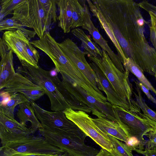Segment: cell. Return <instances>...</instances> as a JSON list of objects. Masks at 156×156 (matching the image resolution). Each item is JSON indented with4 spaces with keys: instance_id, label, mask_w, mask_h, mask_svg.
I'll return each mask as SVG.
<instances>
[{
    "instance_id": "1",
    "label": "cell",
    "mask_w": 156,
    "mask_h": 156,
    "mask_svg": "<svg viewBox=\"0 0 156 156\" xmlns=\"http://www.w3.org/2000/svg\"><path fill=\"white\" fill-rule=\"evenodd\" d=\"M90 10L115 46L123 64L125 56L138 41L141 13L133 0H87Z\"/></svg>"
},
{
    "instance_id": "2",
    "label": "cell",
    "mask_w": 156,
    "mask_h": 156,
    "mask_svg": "<svg viewBox=\"0 0 156 156\" xmlns=\"http://www.w3.org/2000/svg\"><path fill=\"white\" fill-rule=\"evenodd\" d=\"M16 72L27 77L33 82L42 87L48 97L53 111H62L71 108L86 113L91 112L87 105L78 100L65 87L57 76L55 68L48 71L38 66L35 67L27 63L22 62Z\"/></svg>"
},
{
    "instance_id": "3",
    "label": "cell",
    "mask_w": 156,
    "mask_h": 156,
    "mask_svg": "<svg viewBox=\"0 0 156 156\" xmlns=\"http://www.w3.org/2000/svg\"><path fill=\"white\" fill-rule=\"evenodd\" d=\"M58 0H25L13 11L12 18L24 27L33 29L41 38L52 22L58 20Z\"/></svg>"
},
{
    "instance_id": "4",
    "label": "cell",
    "mask_w": 156,
    "mask_h": 156,
    "mask_svg": "<svg viewBox=\"0 0 156 156\" xmlns=\"http://www.w3.org/2000/svg\"><path fill=\"white\" fill-rule=\"evenodd\" d=\"M101 57L87 56L90 61L94 63L103 72L123 102L132 112L140 113L142 111L135 99L133 98V90L129 81V72L123 73L113 64L108 54L102 50Z\"/></svg>"
},
{
    "instance_id": "5",
    "label": "cell",
    "mask_w": 156,
    "mask_h": 156,
    "mask_svg": "<svg viewBox=\"0 0 156 156\" xmlns=\"http://www.w3.org/2000/svg\"><path fill=\"white\" fill-rule=\"evenodd\" d=\"M30 42L49 57L55 65V68L62 76L75 82H79L83 79V74L65 55L58 43L49 32H46L41 38Z\"/></svg>"
},
{
    "instance_id": "6",
    "label": "cell",
    "mask_w": 156,
    "mask_h": 156,
    "mask_svg": "<svg viewBox=\"0 0 156 156\" xmlns=\"http://www.w3.org/2000/svg\"><path fill=\"white\" fill-rule=\"evenodd\" d=\"M35 115L40 121L41 128L64 136L85 139L86 135L72 122L68 119L62 111H49L30 101Z\"/></svg>"
},
{
    "instance_id": "7",
    "label": "cell",
    "mask_w": 156,
    "mask_h": 156,
    "mask_svg": "<svg viewBox=\"0 0 156 156\" xmlns=\"http://www.w3.org/2000/svg\"><path fill=\"white\" fill-rule=\"evenodd\" d=\"M66 117L75 123L87 136L91 138L102 149L110 153L113 147L108 135L100 129L89 115L82 111L71 108L63 111Z\"/></svg>"
},
{
    "instance_id": "8",
    "label": "cell",
    "mask_w": 156,
    "mask_h": 156,
    "mask_svg": "<svg viewBox=\"0 0 156 156\" xmlns=\"http://www.w3.org/2000/svg\"><path fill=\"white\" fill-rule=\"evenodd\" d=\"M0 150L3 151L2 156L16 153L61 155L66 153L51 145L44 137L32 135L24 139L10 142L1 147Z\"/></svg>"
},
{
    "instance_id": "9",
    "label": "cell",
    "mask_w": 156,
    "mask_h": 156,
    "mask_svg": "<svg viewBox=\"0 0 156 156\" xmlns=\"http://www.w3.org/2000/svg\"><path fill=\"white\" fill-rule=\"evenodd\" d=\"M113 107L120 121L127 128L131 136L137 137L144 147L147 141L144 136L150 131L156 130V122L142 112H133L117 105Z\"/></svg>"
},
{
    "instance_id": "10",
    "label": "cell",
    "mask_w": 156,
    "mask_h": 156,
    "mask_svg": "<svg viewBox=\"0 0 156 156\" xmlns=\"http://www.w3.org/2000/svg\"><path fill=\"white\" fill-rule=\"evenodd\" d=\"M38 130L40 134L50 144L72 156H95L99 151L97 149L86 144L85 139L64 136L41 128Z\"/></svg>"
},
{
    "instance_id": "11",
    "label": "cell",
    "mask_w": 156,
    "mask_h": 156,
    "mask_svg": "<svg viewBox=\"0 0 156 156\" xmlns=\"http://www.w3.org/2000/svg\"><path fill=\"white\" fill-rule=\"evenodd\" d=\"M62 82L72 94L89 108L93 115L97 117H106L108 119L117 123L113 105L111 103L99 100L71 80L62 79Z\"/></svg>"
},
{
    "instance_id": "12",
    "label": "cell",
    "mask_w": 156,
    "mask_h": 156,
    "mask_svg": "<svg viewBox=\"0 0 156 156\" xmlns=\"http://www.w3.org/2000/svg\"><path fill=\"white\" fill-rule=\"evenodd\" d=\"M58 44L65 55L81 72L94 89L102 93L97 86L98 80L96 74L86 60L84 52L69 38Z\"/></svg>"
},
{
    "instance_id": "13",
    "label": "cell",
    "mask_w": 156,
    "mask_h": 156,
    "mask_svg": "<svg viewBox=\"0 0 156 156\" xmlns=\"http://www.w3.org/2000/svg\"><path fill=\"white\" fill-rule=\"evenodd\" d=\"M33 134L30 127L28 128L14 118H9L0 112V138L2 147L10 142L26 138Z\"/></svg>"
},
{
    "instance_id": "14",
    "label": "cell",
    "mask_w": 156,
    "mask_h": 156,
    "mask_svg": "<svg viewBox=\"0 0 156 156\" xmlns=\"http://www.w3.org/2000/svg\"><path fill=\"white\" fill-rule=\"evenodd\" d=\"M3 90L10 95L17 93L22 94L29 101H34L46 94L42 87L18 72H16Z\"/></svg>"
},
{
    "instance_id": "15",
    "label": "cell",
    "mask_w": 156,
    "mask_h": 156,
    "mask_svg": "<svg viewBox=\"0 0 156 156\" xmlns=\"http://www.w3.org/2000/svg\"><path fill=\"white\" fill-rule=\"evenodd\" d=\"M2 39L9 49L16 54L20 62H24L34 67L27 52V47L30 39L27 35L20 29L7 30L4 33Z\"/></svg>"
},
{
    "instance_id": "16",
    "label": "cell",
    "mask_w": 156,
    "mask_h": 156,
    "mask_svg": "<svg viewBox=\"0 0 156 156\" xmlns=\"http://www.w3.org/2000/svg\"><path fill=\"white\" fill-rule=\"evenodd\" d=\"M88 6L86 4L85 6L84 20L82 26L83 29L88 31L94 41L100 46L102 50L108 55L113 64L121 72L125 70L120 57L115 54L109 46L107 41L99 33L98 28L95 27L91 19Z\"/></svg>"
},
{
    "instance_id": "17",
    "label": "cell",
    "mask_w": 156,
    "mask_h": 156,
    "mask_svg": "<svg viewBox=\"0 0 156 156\" xmlns=\"http://www.w3.org/2000/svg\"><path fill=\"white\" fill-rule=\"evenodd\" d=\"M90 61L89 64L97 75L98 87L101 91H103L105 94L107 101L113 105L119 106L130 111L129 108L123 102L103 72L94 63Z\"/></svg>"
},
{
    "instance_id": "18",
    "label": "cell",
    "mask_w": 156,
    "mask_h": 156,
    "mask_svg": "<svg viewBox=\"0 0 156 156\" xmlns=\"http://www.w3.org/2000/svg\"><path fill=\"white\" fill-rule=\"evenodd\" d=\"M97 126L108 135L125 143L131 136L127 128L123 124L121 125L110 120L106 117L100 116L93 119Z\"/></svg>"
},
{
    "instance_id": "19",
    "label": "cell",
    "mask_w": 156,
    "mask_h": 156,
    "mask_svg": "<svg viewBox=\"0 0 156 156\" xmlns=\"http://www.w3.org/2000/svg\"><path fill=\"white\" fill-rule=\"evenodd\" d=\"M18 105L16 116L20 122L27 126V122H30L31 124L30 127L34 133L41 127V125L31 106L30 101L22 103Z\"/></svg>"
},
{
    "instance_id": "20",
    "label": "cell",
    "mask_w": 156,
    "mask_h": 156,
    "mask_svg": "<svg viewBox=\"0 0 156 156\" xmlns=\"http://www.w3.org/2000/svg\"><path fill=\"white\" fill-rule=\"evenodd\" d=\"M13 52L11 50L1 58L0 62V90L5 88L16 73L13 67Z\"/></svg>"
},
{
    "instance_id": "21",
    "label": "cell",
    "mask_w": 156,
    "mask_h": 156,
    "mask_svg": "<svg viewBox=\"0 0 156 156\" xmlns=\"http://www.w3.org/2000/svg\"><path fill=\"white\" fill-rule=\"evenodd\" d=\"M72 34L80 40L82 42V47L84 49L83 51L87 56L101 57L102 51L94 42L90 36L87 35L80 29L75 28L71 31Z\"/></svg>"
},
{
    "instance_id": "22",
    "label": "cell",
    "mask_w": 156,
    "mask_h": 156,
    "mask_svg": "<svg viewBox=\"0 0 156 156\" xmlns=\"http://www.w3.org/2000/svg\"><path fill=\"white\" fill-rule=\"evenodd\" d=\"M57 5L59 11L58 26L61 28L64 33H69L71 30L72 21L70 0H58Z\"/></svg>"
},
{
    "instance_id": "23",
    "label": "cell",
    "mask_w": 156,
    "mask_h": 156,
    "mask_svg": "<svg viewBox=\"0 0 156 156\" xmlns=\"http://www.w3.org/2000/svg\"><path fill=\"white\" fill-rule=\"evenodd\" d=\"M86 2V0H70L72 12L71 29L83 26Z\"/></svg>"
},
{
    "instance_id": "24",
    "label": "cell",
    "mask_w": 156,
    "mask_h": 156,
    "mask_svg": "<svg viewBox=\"0 0 156 156\" xmlns=\"http://www.w3.org/2000/svg\"><path fill=\"white\" fill-rule=\"evenodd\" d=\"M125 71H128L135 75L140 82L142 83L148 90L156 95V90L147 79L140 68L131 59L128 58L123 64Z\"/></svg>"
},
{
    "instance_id": "25",
    "label": "cell",
    "mask_w": 156,
    "mask_h": 156,
    "mask_svg": "<svg viewBox=\"0 0 156 156\" xmlns=\"http://www.w3.org/2000/svg\"><path fill=\"white\" fill-rule=\"evenodd\" d=\"M29 101L22 94L11 95L8 101L5 104L0 105V112L9 118H14V111L16 107L22 103Z\"/></svg>"
},
{
    "instance_id": "26",
    "label": "cell",
    "mask_w": 156,
    "mask_h": 156,
    "mask_svg": "<svg viewBox=\"0 0 156 156\" xmlns=\"http://www.w3.org/2000/svg\"><path fill=\"white\" fill-rule=\"evenodd\" d=\"M17 29L21 30L30 39L34 37L36 34L34 31L27 30L16 20L12 18H6L0 22V31L5 30L15 31Z\"/></svg>"
},
{
    "instance_id": "27",
    "label": "cell",
    "mask_w": 156,
    "mask_h": 156,
    "mask_svg": "<svg viewBox=\"0 0 156 156\" xmlns=\"http://www.w3.org/2000/svg\"><path fill=\"white\" fill-rule=\"evenodd\" d=\"M136 92L133 91L135 100L142 112L156 122V112L151 108L146 103L141 94V90L136 81H135Z\"/></svg>"
},
{
    "instance_id": "28",
    "label": "cell",
    "mask_w": 156,
    "mask_h": 156,
    "mask_svg": "<svg viewBox=\"0 0 156 156\" xmlns=\"http://www.w3.org/2000/svg\"><path fill=\"white\" fill-rule=\"evenodd\" d=\"M113 147L111 153L114 156H134L132 150L125 143L108 135Z\"/></svg>"
},
{
    "instance_id": "29",
    "label": "cell",
    "mask_w": 156,
    "mask_h": 156,
    "mask_svg": "<svg viewBox=\"0 0 156 156\" xmlns=\"http://www.w3.org/2000/svg\"><path fill=\"white\" fill-rule=\"evenodd\" d=\"M25 0H1L0 22L7 15L12 14L13 11Z\"/></svg>"
},
{
    "instance_id": "30",
    "label": "cell",
    "mask_w": 156,
    "mask_h": 156,
    "mask_svg": "<svg viewBox=\"0 0 156 156\" xmlns=\"http://www.w3.org/2000/svg\"><path fill=\"white\" fill-rule=\"evenodd\" d=\"M148 13L150 20L147 25L149 29L150 40L156 51V15L151 12ZM154 76L156 79V75Z\"/></svg>"
},
{
    "instance_id": "31",
    "label": "cell",
    "mask_w": 156,
    "mask_h": 156,
    "mask_svg": "<svg viewBox=\"0 0 156 156\" xmlns=\"http://www.w3.org/2000/svg\"><path fill=\"white\" fill-rule=\"evenodd\" d=\"M125 143L132 151L137 150L142 151L144 150V147L142 145L139 139L135 136H131Z\"/></svg>"
},
{
    "instance_id": "32",
    "label": "cell",
    "mask_w": 156,
    "mask_h": 156,
    "mask_svg": "<svg viewBox=\"0 0 156 156\" xmlns=\"http://www.w3.org/2000/svg\"><path fill=\"white\" fill-rule=\"evenodd\" d=\"M145 136L148 139L146 143L145 149L149 150L156 146V130L151 131L148 133Z\"/></svg>"
},
{
    "instance_id": "33",
    "label": "cell",
    "mask_w": 156,
    "mask_h": 156,
    "mask_svg": "<svg viewBox=\"0 0 156 156\" xmlns=\"http://www.w3.org/2000/svg\"><path fill=\"white\" fill-rule=\"evenodd\" d=\"M138 3L140 8L148 12H151L156 15V6L145 0L142 1Z\"/></svg>"
},
{
    "instance_id": "34",
    "label": "cell",
    "mask_w": 156,
    "mask_h": 156,
    "mask_svg": "<svg viewBox=\"0 0 156 156\" xmlns=\"http://www.w3.org/2000/svg\"><path fill=\"white\" fill-rule=\"evenodd\" d=\"M136 81L141 90L145 94L150 100L156 105V99L151 94L149 90L140 82L137 80Z\"/></svg>"
},
{
    "instance_id": "35",
    "label": "cell",
    "mask_w": 156,
    "mask_h": 156,
    "mask_svg": "<svg viewBox=\"0 0 156 156\" xmlns=\"http://www.w3.org/2000/svg\"><path fill=\"white\" fill-rule=\"evenodd\" d=\"M10 50L4 40L1 38L0 41V55L1 58L5 55Z\"/></svg>"
},
{
    "instance_id": "36",
    "label": "cell",
    "mask_w": 156,
    "mask_h": 156,
    "mask_svg": "<svg viewBox=\"0 0 156 156\" xmlns=\"http://www.w3.org/2000/svg\"><path fill=\"white\" fill-rule=\"evenodd\" d=\"M135 151L145 156H156V146L149 150H144L142 151L136 150Z\"/></svg>"
},
{
    "instance_id": "37",
    "label": "cell",
    "mask_w": 156,
    "mask_h": 156,
    "mask_svg": "<svg viewBox=\"0 0 156 156\" xmlns=\"http://www.w3.org/2000/svg\"><path fill=\"white\" fill-rule=\"evenodd\" d=\"M60 155L56 154H41L16 153L8 156H59Z\"/></svg>"
},
{
    "instance_id": "38",
    "label": "cell",
    "mask_w": 156,
    "mask_h": 156,
    "mask_svg": "<svg viewBox=\"0 0 156 156\" xmlns=\"http://www.w3.org/2000/svg\"><path fill=\"white\" fill-rule=\"evenodd\" d=\"M95 156H114L112 154L107 150L101 149L99 153Z\"/></svg>"
},
{
    "instance_id": "39",
    "label": "cell",
    "mask_w": 156,
    "mask_h": 156,
    "mask_svg": "<svg viewBox=\"0 0 156 156\" xmlns=\"http://www.w3.org/2000/svg\"><path fill=\"white\" fill-rule=\"evenodd\" d=\"M59 156H72L71 155L68 154L67 153H65L61 155H60Z\"/></svg>"
}]
</instances>
